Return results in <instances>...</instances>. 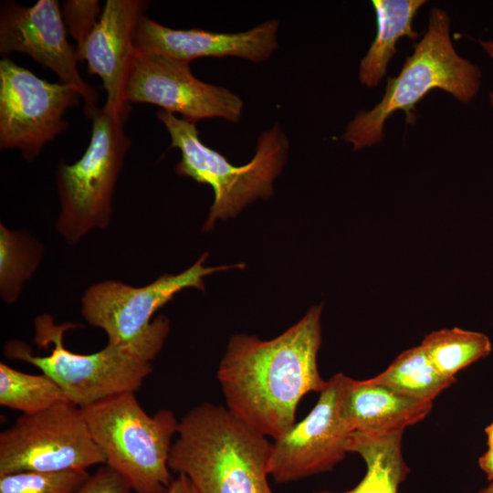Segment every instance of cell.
I'll return each mask as SVG.
<instances>
[{"label":"cell","instance_id":"1","mask_svg":"<svg viewBox=\"0 0 493 493\" xmlns=\"http://www.w3.org/2000/svg\"><path fill=\"white\" fill-rule=\"evenodd\" d=\"M322 304L271 340L233 335L217 380L226 407L249 426L277 439L295 424L299 401L326 384L318 369Z\"/></svg>","mask_w":493,"mask_h":493},{"label":"cell","instance_id":"28","mask_svg":"<svg viewBox=\"0 0 493 493\" xmlns=\"http://www.w3.org/2000/svg\"><path fill=\"white\" fill-rule=\"evenodd\" d=\"M479 44L484 51L493 59V41L480 40Z\"/></svg>","mask_w":493,"mask_h":493},{"label":"cell","instance_id":"23","mask_svg":"<svg viewBox=\"0 0 493 493\" xmlns=\"http://www.w3.org/2000/svg\"><path fill=\"white\" fill-rule=\"evenodd\" d=\"M89 476L82 469L17 472L0 477V493H77Z\"/></svg>","mask_w":493,"mask_h":493},{"label":"cell","instance_id":"7","mask_svg":"<svg viewBox=\"0 0 493 493\" xmlns=\"http://www.w3.org/2000/svg\"><path fill=\"white\" fill-rule=\"evenodd\" d=\"M129 115L98 108L90 117L91 137L83 155L57 168L60 213L55 227L68 245L110 224L115 185L131 145L124 131Z\"/></svg>","mask_w":493,"mask_h":493},{"label":"cell","instance_id":"26","mask_svg":"<svg viewBox=\"0 0 493 493\" xmlns=\"http://www.w3.org/2000/svg\"><path fill=\"white\" fill-rule=\"evenodd\" d=\"M169 493H197L190 480L182 474L173 479Z\"/></svg>","mask_w":493,"mask_h":493},{"label":"cell","instance_id":"15","mask_svg":"<svg viewBox=\"0 0 493 493\" xmlns=\"http://www.w3.org/2000/svg\"><path fill=\"white\" fill-rule=\"evenodd\" d=\"M149 2L108 0L83 47L80 61L98 75L106 90L105 107L116 113L131 112L125 88L136 49L135 31Z\"/></svg>","mask_w":493,"mask_h":493},{"label":"cell","instance_id":"9","mask_svg":"<svg viewBox=\"0 0 493 493\" xmlns=\"http://www.w3.org/2000/svg\"><path fill=\"white\" fill-rule=\"evenodd\" d=\"M81 99L64 83L47 82L7 58L0 61V148L34 161L47 142L68 129V109Z\"/></svg>","mask_w":493,"mask_h":493},{"label":"cell","instance_id":"27","mask_svg":"<svg viewBox=\"0 0 493 493\" xmlns=\"http://www.w3.org/2000/svg\"><path fill=\"white\" fill-rule=\"evenodd\" d=\"M478 465L488 479L493 482V446H488V450L478 458Z\"/></svg>","mask_w":493,"mask_h":493},{"label":"cell","instance_id":"21","mask_svg":"<svg viewBox=\"0 0 493 493\" xmlns=\"http://www.w3.org/2000/svg\"><path fill=\"white\" fill-rule=\"evenodd\" d=\"M68 402L59 385L45 373L30 374L0 362V404L22 414Z\"/></svg>","mask_w":493,"mask_h":493},{"label":"cell","instance_id":"10","mask_svg":"<svg viewBox=\"0 0 493 493\" xmlns=\"http://www.w3.org/2000/svg\"><path fill=\"white\" fill-rule=\"evenodd\" d=\"M208 253L179 274H165L143 287H132L117 280L91 285L81 299V314L91 326L101 329L108 343L136 341L154 326V313L187 288L205 290L204 278L217 271L245 265L205 267Z\"/></svg>","mask_w":493,"mask_h":493},{"label":"cell","instance_id":"25","mask_svg":"<svg viewBox=\"0 0 493 493\" xmlns=\"http://www.w3.org/2000/svg\"><path fill=\"white\" fill-rule=\"evenodd\" d=\"M127 481L116 471L101 465L77 493H131Z\"/></svg>","mask_w":493,"mask_h":493},{"label":"cell","instance_id":"4","mask_svg":"<svg viewBox=\"0 0 493 493\" xmlns=\"http://www.w3.org/2000/svg\"><path fill=\"white\" fill-rule=\"evenodd\" d=\"M451 18L439 7H432L422 38L414 45L395 77H388L382 100L370 110H362L348 123L341 140L353 150L372 147L384 138V123L403 110L407 123L416 121V105L426 94L441 89L463 104L477 95L482 73L477 65L462 58L450 34Z\"/></svg>","mask_w":493,"mask_h":493},{"label":"cell","instance_id":"17","mask_svg":"<svg viewBox=\"0 0 493 493\" xmlns=\"http://www.w3.org/2000/svg\"><path fill=\"white\" fill-rule=\"evenodd\" d=\"M425 0H373L377 31L366 55L361 59L359 79L367 88L378 86L387 73L388 64L397 52L396 44L404 37L416 40L420 34L413 20Z\"/></svg>","mask_w":493,"mask_h":493},{"label":"cell","instance_id":"20","mask_svg":"<svg viewBox=\"0 0 493 493\" xmlns=\"http://www.w3.org/2000/svg\"><path fill=\"white\" fill-rule=\"evenodd\" d=\"M420 346L435 369L448 378H455L459 371L488 357L492 351L486 334L457 327L427 334Z\"/></svg>","mask_w":493,"mask_h":493},{"label":"cell","instance_id":"12","mask_svg":"<svg viewBox=\"0 0 493 493\" xmlns=\"http://www.w3.org/2000/svg\"><path fill=\"white\" fill-rule=\"evenodd\" d=\"M125 100L130 104L159 106L194 123L209 118L236 122L244 107L242 100L231 90L195 78L190 62L137 52L128 76Z\"/></svg>","mask_w":493,"mask_h":493},{"label":"cell","instance_id":"22","mask_svg":"<svg viewBox=\"0 0 493 493\" xmlns=\"http://www.w3.org/2000/svg\"><path fill=\"white\" fill-rule=\"evenodd\" d=\"M42 257V246L26 232L13 231L0 225V294L12 304L20 296Z\"/></svg>","mask_w":493,"mask_h":493},{"label":"cell","instance_id":"14","mask_svg":"<svg viewBox=\"0 0 493 493\" xmlns=\"http://www.w3.org/2000/svg\"><path fill=\"white\" fill-rule=\"evenodd\" d=\"M278 22L275 19L238 33L173 29L143 15L135 31L134 46L137 53L187 62L199 58L237 57L260 63L278 49Z\"/></svg>","mask_w":493,"mask_h":493},{"label":"cell","instance_id":"30","mask_svg":"<svg viewBox=\"0 0 493 493\" xmlns=\"http://www.w3.org/2000/svg\"><path fill=\"white\" fill-rule=\"evenodd\" d=\"M478 493H493V482H490L488 487L480 489Z\"/></svg>","mask_w":493,"mask_h":493},{"label":"cell","instance_id":"31","mask_svg":"<svg viewBox=\"0 0 493 493\" xmlns=\"http://www.w3.org/2000/svg\"><path fill=\"white\" fill-rule=\"evenodd\" d=\"M488 100H489V103L493 109V90L489 92L488 94Z\"/></svg>","mask_w":493,"mask_h":493},{"label":"cell","instance_id":"3","mask_svg":"<svg viewBox=\"0 0 493 493\" xmlns=\"http://www.w3.org/2000/svg\"><path fill=\"white\" fill-rule=\"evenodd\" d=\"M169 467L197 493H272L271 442L227 407L205 402L179 421Z\"/></svg>","mask_w":493,"mask_h":493},{"label":"cell","instance_id":"16","mask_svg":"<svg viewBox=\"0 0 493 493\" xmlns=\"http://www.w3.org/2000/svg\"><path fill=\"white\" fill-rule=\"evenodd\" d=\"M432 403L401 396L366 380L347 377L342 412L353 432L383 435L403 431L424 420Z\"/></svg>","mask_w":493,"mask_h":493},{"label":"cell","instance_id":"13","mask_svg":"<svg viewBox=\"0 0 493 493\" xmlns=\"http://www.w3.org/2000/svg\"><path fill=\"white\" fill-rule=\"evenodd\" d=\"M22 52L58 75L61 83L74 87L84 100V114L90 119L99 108L98 93L78 69L76 47L67 38L61 8L57 0H38L32 6L5 1L0 11V54Z\"/></svg>","mask_w":493,"mask_h":493},{"label":"cell","instance_id":"24","mask_svg":"<svg viewBox=\"0 0 493 493\" xmlns=\"http://www.w3.org/2000/svg\"><path fill=\"white\" fill-rule=\"evenodd\" d=\"M62 18L68 34L77 42V54L80 56L85 43L100 17L97 0H68L61 8Z\"/></svg>","mask_w":493,"mask_h":493},{"label":"cell","instance_id":"18","mask_svg":"<svg viewBox=\"0 0 493 493\" xmlns=\"http://www.w3.org/2000/svg\"><path fill=\"white\" fill-rule=\"evenodd\" d=\"M403 433L372 435L353 432L350 452L359 454L364 460L365 476L350 490L314 493H397L410 472L402 453Z\"/></svg>","mask_w":493,"mask_h":493},{"label":"cell","instance_id":"11","mask_svg":"<svg viewBox=\"0 0 493 493\" xmlns=\"http://www.w3.org/2000/svg\"><path fill=\"white\" fill-rule=\"evenodd\" d=\"M347 377L343 373L330 377L309 414L274 439L268 474L277 483L330 471L350 452L353 431L342 412Z\"/></svg>","mask_w":493,"mask_h":493},{"label":"cell","instance_id":"5","mask_svg":"<svg viewBox=\"0 0 493 493\" xmlns=\"http://www.w3.org/2000/svg\"><path fill=\"white\" fill-rule=\"evenodd\" d=\"M89 433L135 493H169V457L179 421L169 409L149 414L135 393L116 394L81 408Z\"/></svg>","mask_w":493,"mask_h":493},{"label":"cell","instance_id":"6","mask_svg":"<svg viewBox=\"0 0 493 493\" xmlns=\"http://www.w3.org/2000/svg\"><path fill=\"white\" fill-rule=\"evenodd\" d=\"M157 118L169 133L171 147L181 152L175 172L214 190L203 231H210L219 219L235 217L257 198L265 200L274 194L273 182L281 173L289 150L288 137L278 124L258 137L250 162L236 166L204 144L195 123L163 110L158 111Z\"/></svg>","mask_w":493,"mask_h":493},{"label":"cell","instance_id":"2","mask_svg":"<svg viewBox=\"0 0 493 493\" xmlns=\"http://www.w3.org/2000/svg\"><path fill=\"white\" fill-rule=\"evenodd\" d=\"M154 321L152 330L136 341L107 343L99 351L81 354L64 344L65 333L78 324H58L45 313L34 320V341L49 354L33 355L29 345L16 340L5 342L4 353L39 369L59 385L69 403L82 408L116 394L136 393L142 387L170 331V321L163 315Z\"/></svg>","mask_w":493,"mask_h":493},{"label":"cell","instance_id":"29","mask_svg":"<svg viewBox=\"0 0 493 493\" xmlns=\"http://www.w3.org/2000/svg\"><path fill=\"white\" fill-rule=\"evenodd\" d=\"M488 446H493V421L485 428Z\"/></svg>","mask_w":493,"mask_h":493},{"label":"cell","instance_id":"19","mask_svg":"<svg viewBox=\"0 0 493 493\" xmlns=\"http://www.w3.org/2000/svg\"><path fill=\"white\" fill-rule=\"evenodd\" d=\"M371 382L414 400L433 402L455 378L441 374L432 364L422 347L404 351Z\"/></svg>","mask_w":493,"mask_h":493},{"label":"cell","instance_id":"8","mask_svg":"<svg viewBox=\"0 0 493 493\" xmlns=\"http://www.w3.org/2000/svg\"><path fill=\"white\" fill-rule=\"evenodd\" d=\"M105 465L81 408L69 402L22 414L0 434V477L8 474L88 470Z\"/></svg>","mask_w":493,"mask_h":493}]
</instances>
